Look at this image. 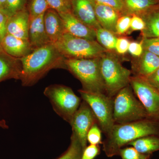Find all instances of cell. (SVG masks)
Here are the masks:
<instances>
[{"label":"cell","mask_w":159,"mask_h":159,"mask_svg":"<svg viewBox=\"0 0 159 159\" xmlns=\"http://www.w3.org/2000/svg\"><path fill=\"white\" fill-rule=\"evenodd\" d=\"M159 67V56L144 51L140 57L132 62V73L135 77L144 78Z\"/></svg>","instance_id":"13"},{"label":"cell","mask_w":159,"mask_h":159,"mask_svg":"<svg viewBox=\"0 0 159 159\" xmlns=\"http://www.w3.org/2000/svg\"><path fill=\"white\" fill-rule=\"evenodd\" d=\"M152 135L159 136V121L145 119L115 124L102 142V150L108 157L119 156V150L130 142Z\"/></svg>","instance_id":"2"},{"label":"cell","mask_w":159,"mask_h":159,"mask_svg":"<svg viewBox=\"0 0 159 159\" xmlns=\"http://www.w3.org/2000/svg\"><path fill=\"white\" fill-rule=\"evenodd\" d=\"M148 119L146 111L137 99L130 84L119 91L114 97L113 119L122 124Z\"/></svg>","instance_id":"6"},{"label":"cell","mask_w":159,"mask_h":159,"mask_svg":"<svg viewBox=\"0 0 159 159\" xmlns=\"http://www.w3.org/2000/svg\"><path fill=\"white\" fill-rule=\"evenodd\" d=\"M141 43L144 51H148L159 56V38H142Z\"/></svg>","instance_id":"30"},{"label":"cell","mask_w":159,"mask_h":159,"mask_svg":"<svg viewBox=\"0 0 159 159\" xmlns=\"http://www.w3.org/2000/svg\"><path fill=\"white\" fill-rule=\"evenodd\" d=\"M100 71L105 94L114 98L119 91L130 84L131 71L122 66L113 51H107L100 57Z\"/></svg>","instance_id":"3"},{"label":"cell","mask_w":159,"mask_h":159,"mask_svg":"<svg viewBox=\"0 0 159 159\" xmlns=\"http://www.w3.org/2000/svg\"><path fill=\"white\" fill-rule=\"evenodd\" d=\"M3 51L10 56L20 58L33 51L29 39H23L7 33L1 42Z\"/></svg>","instance_id":"14"},{"label":"cell","mask_w":159,"mask_h":159,"mask_svg":"<svg viewBox=\"0 0 159 159\" xmlns=\"http://www.w3.org/2000/svg\"><path fill=\"white\" fill-rule=\"evenodd\" d=\"M4 51H3L2 48V44H1V43L0 42V53H2Z\"/></svg>","instance_id":"41"},{"label":"cell","mask_w":159,"mask_h":159,"mask_svg":"<svg viewBox=\"0 0 159 159\" xmlns=\"http://www.w3.org/2000/svg\"><path fill=\"white\" fill-rule=\"evenodd\" d=\"M8 18L0 11V42H2L3 38L7 34V23Z\"/></svg>","instance_id":"38"},{"label":"cell","mask_w":159,"mask_h":159,"mask_svg":"<svg viewBox=\"0 0 159 159\" xmlns=\"http://www.w3.org/2000/svg\"><path fill=\"white\" fill-rule=\"evenodd\" d=\"M96 40L100 45L108 51H115L117 38L112 32L101 28L97 29Z\"/></svg>","instance_id":"23"},{"label":"cell","mask_w":159,"mask_h":159,"mask_svg":"<svg viewBox=\"0 0 159 159\" xmlns=\"http://www.w3.org/2000/svg\"><path fill=\"white\" fill-rule=\"evenodd\" d=\"M0 127L5 129L9 128V126L7 125L6 121L4 119L0 120Z\"/></svg>","instance_id":"39"},{"label":"cell","mask_w":159,"mask_h":159,"mask_svg":"<svg viewBox=\"0 0 159 159\" xmlns=\"http://www.w3.org/2000/svg\"><path fill=\"white\" fill-rule=\"evenodd\" d=\"M152 155L141 153L132 146L121 148L119 155L122 159H151Z\"/></svg>","instance_id":"27"},{"label":"cell","mask_w":159,"mask_h":159,"mask_svg":"<svg viewBox=\"0 0 159 159\" xmlns=\"http://www.w3.org/2000/svg\"><path fill=\"white\" fill-rule=\"evenodd\" d=\"M128 51L134 57H140L144 51L141 42H130Z\"/></svg>","instance_id":"36"},{"label":"cell","mask_w":159,"mask_h":159,"mask_svg":"<svg viewBox=\"0 0 159 159\" xmlns=\"http://www.w3.org/2000/svg\"><path fill=\"white\" fill-rule=\"evenodd\" d=\"M95 2L110 6L119 11L121 14L123 10L125 0H93Z\"/></svg>","instance_id":"32"},{"label":"cell","mask_w":159,"mask_h":159,"mask_svg":"<svg viewBox=\"0 0 159 159\" xmlns=\"http://www.w3.org/2000/svg\"><path fill=\"white\" fill-rule=\"evenodd\" d=\"M158 1H159V0H158Z\"/></svg>","instance_id":"42"},{"label":"cell","mask_w":159,"mask_h":159,"mask_svg":"<svg viewBox=\"0 0 159 159\" xmlns=\"http://www.w3.org/2000/svg\"><path fill=\"white\" fill-rule=\"evenodd\" d=\"M22 66L20 58L5 52L0 53V83L6 80L20 79Z\"/></svg>","instance_id":"17"},{"label":"cell","mask_w":159,"mask_h":159,"mask_svg":"<svg viewBox=\"0 0 159 159\" xmlns=\"http://www.w3.org/2000/svg\"><path fill=\"white\" fill-rule=\"evenodd\" d=\"M28 0H6L1 12L8 18L27 8Z\"/></svg>","instance_id":"26"},{"label":"cell","mask_w":159,"mask_h":159,"mask_svg":"<svg viewBox=\"0 0 159 159\" xmlns=\"http://www.w3.org/2000/svg\"><path fill=\"white\" fill-rule=\"evenodd\" d=\"M100 152L99 145H90L87 146L84 150L81 159H94Z\"/></svg>","instance_id":"33"},{"label":"cell","mask_w":159,"mask_h":159,"mask_svg":"<svg viewBox=\"0 0 159 159\" xmlns=\"http://www.w3.org/2000/svg\"><path fill=\"white\" fill-rule=\"evenodd\" d=\"M129 43L130 42L126 38H118L116 43L115 51L119 54H125L128 51Z\"/></svg>","instance_id":"35"},{"label":"cell","mask_w":159,"mask_h":159,"mask_svg":"<svg viewBox=\"0 0 159 159\" xmlns=\"http://www.w3.org/2000/svg\"><path fill=\"white\" fill-rule=\"evenodd\" d=\"M30 18L37 17L44 14L50 9L46 0H29L27 5Z\"/></svg>","instance_id":"25"},{"label":"cell","mask_w":159,"mask_h":159,"mask_svg":"<svg viewBox=\"0 0 159 159\" xmlns=\"http://www.w3.org/2000/svg\"><path fill=\"white\" fill-rule=\"evenodd\" d=\"M6 1V0H0V11L4 8Z\"/></svg>","instance_id":"40"},{"label":"cell","mask_w":159,"mask_h":159,"mask_svg":"<svg viewBox=\"0 0 159 159\" xmlns=\"http://www.w3.org/2000/svg\"><path fill=\"white\" fill-rule=\"evenodd\" d=\"M62 20L66 32L90 40H96V31L80 21L72 11L59 13Z\"/></svg>","instance_id":"12"},{"label":"cell","mask_w":159,"mask_h":159,"mask_svg":"<svg viewBox=\"0 0 159 159\" xmlns=\"http://www.w3.org/2000/svg\"><path fill=\"white\" fill-rule=\"evenodd\" d=\"M93 0H71L72 12L84 25L97 30L101 28L95 13Z\"/></svg>","instance_id":"11"},{"label":"cell","mask_w":159,"mask_h":159,"mask_svg":"<svg viewBox=\"0 0 159 159\" xmlns=\"http://www.w3.org/2000/svg\"><path fill=\"white\" fill-rule=\"evenodd\" d=\"M87 140L90 145L102 144V131L97 123L94 124L90 129L87 136Z\"/></svg>","instance_id":"29"},{"label":"cell","mask_w":159,"mask_h":159,"mask_svg":"<svg viewBox=\"0 0 159 159\" xmlns=\"http://www.w3.org/2000/svg\"><path fill=\"white\" fill-rule=\"evenodd\" d=\"M130 85L146 110L148 119L159 121V90L143 78L135 76L131 77Z\"/></svg>","instance_id":"9"},{"label":"cell","mask_w":159,"mask_h":159,"mask_svg":"<svg viewBox=\"0 0 159 159\" xmlns=\"http://www.w3.org/2000/svg\"><path fill=\"white\" fill-rule=\"evenodd\" d=\"M51 9L58 13L72 11L71 0H46Z\"/></svg>","instance_id":"28"},{"label":"cell","mask_w":159,"mask_h":159,"mask_svg":"<svg viewBox=\"0 0 159 159\" xmlns=\"http://www.w3.org/2000/svg\"><path fill=\"white\" fill-rule=\"evenodd\" d=\"M145 26V22L141 16L137 15H133L131 16L130 29L132 31H142Z\"/></svg>","instance_id":"34"},{"label":"cell","mask_w":159,"mask_h":159,"mask_svg":"<svg viewBox=\"0 0 159 159\" xmlns=\"http://www.w3.org/2000/svg\"><path fill=\"white\" fill-rule=\"evenodd\" d=\"M53 44L66 59L96 58L108 51L97 40L76 37L66 32Z\"/></svg>","instance_id":"5"},{"label":"cell","mask_w":159,"mask_h":159,"mask_svg":"<svg viewBox=\"0 0 159 159\" xmlns=\"http://www.w3.org/2000/svg\"><path fill=\"white\" fill-rule=\"evenodd\" d=\"M44 24L47 34L52 43L57 41L66 32L59 13L51 8L44 13Z\"/></svg>","instance_id":"18"},{"label":"cell","mask_w":159,"mask_h":159,"mask_svg":"<svg viewBox=\"0 0 159 159\" xmlns=\"http://www.w3.org/2000/svg\"><path fill=\"white\" fill-rule=\"evenodd\" d=\"M67 70L81 83V89L105 93L100 71V57L85 59H66Z\"/></svg>","instance_id":"4"},{"label":"cell","mask_w":159,"mask_h":159,"mask_svg":"<svg viewBox=\"0 0 159 159\" xmlns=\"http://www.w3.org/2000/svg\"><path fill=\"white\" fill-rule=\"evenodd\" d=\"M142 78L148 84L159 90V67L150 75Z\"/></svg>","instance_id":"37"},{"label":"cell","mask_w":159,"mask_h":159,"mask_svg":"<svg viewBox=\"0 0 159 159\" xmlns=\"http://www.w3.org/2000/svg\"><path fill=\"white\" fill-rule=\"evenodd\" d=\"M158 8V0H125L121 15L141 16Z\"/></svg>","instance_id":"20"},{"label":"cell","mask_w":159,"mask_h":159,"mask_svg":"<svg viewBox=\"0 0 159 159\" xmlns=\"http://www.w3.org/2000/svg\"><path fill=\"white\" fill-rule=\"evenodd\" d=\"M95 13L97 20L103 29L112 32L116 35V26L120 13L110 6L95 2Z\"/></svg>","instance_id":"19"},{"label":"cell","mask_w":159,"mask_h":159,"mask_svg":"<svg viewBox=\"0 0 159 159\" xmlns=\"http://www.w3.org/2000/svg\"><path fill=\"white\" fill-rule=\"evenodd\" d=\"M145 23V28L142 31V38H159V8L139 16Z\"/></svg>","instance_id":"21"},{"label":"cell","mask_w":159,"mask_h":159,"mask_svg":"<svg viewBox=\"0 0 159 159\" xmlns=\"http://www.w3.org/2000/svg\"><path fill=\"white\" fill-rule=\"evenodd\" d=\"M44 15L30 19L29 40L33 50L51 43L45 28Z\"/></svg>","instance_id":"16"},{"label":"cell","mask_w":159,"mask_h":159,"mask_svg":"<svg viewBox=\"0 0 159 159\" xmlns=\"http://www.w3.org/2000/svg\"><path fill=\"white\" fill-rule=\"evenodd\" d=\"M20 59L22 66L20 80L24 87L34 85L53 69L67 70L66 58L52 43L34 49Z\"/></svg>","instance_id":"1"},{"label":"cell","mask_w":159,"mask_h":159,"mask_svg":"<svg viewBox=\"0 0 159 159\" xmlns=\"http://www.w3.org/2000/svg\"><path fill=\"white\" fill-rule=\"evenodd\" d=\"M97 123V119L89 104L82 100L74 114L70 125L72 131L77 136L84 149L87 146V136L90 129Z\"/></svg>","instance_id":"10"},{"label":"cell","mask_w":159,"mask_h":159,"mask_svg":"<svg viewBox=\"0 0 159 159\" xmlns=\"http://www.w3.org/2000/svg\"><path fill=\"white\" fill-rule=\"evenodd\" d=\"M78 92L82 100L89 104L93 112L102 132L107 134L115 124L113 119L114 98L105 93H91L81 89Z\"/></svg>","instance_id":"8"},{"label":"cell","mask_w":159,"mask_h":159,"mask_svg":"<svg viewBox=\"0 0 159 159\" xmlns=\"http://www.w3.org/2000/svg\"><path fill=\"white\" fill-rule=\"evenodd\" d=\"M84 150L77 136L72 133L70 144L67 150L57 159H81Z\"/></svg>","instance_id":"24"},{"label":"cell","mask_w":159,"mask_h":159,"mask_svg":"<svg viewBox=\"0 0 159 159\" xmlns=\"http://www.w3.org/2000/svg\"><path fill=\"white\" fill-rule=\"evenodd\" d=\"M131 16L121 15L117 20L116 26L117 35H122L125 34L130 29Z\"/></svg>","instance_id":"31"},{"label":"cell","mask_w":159,"mask_h":159,"mask_svg":"<svg viewBox=\"0 0 159 159\" xmlns=\"http://www.w3.org/2000/svg\"><path fill=\"white\" fill-rule=\"evenodd\" d=\"M128 145L141 153L152 154L159 151V136L152 135L142 137L130 142Z\"/></svg>","instance_id":"22"},{"label":"cell","mask_w":159,"mask_h":159,"mask_svg":"<svg viewBox=\"0 0 159 159\" xmlns=\"http://www.w3.org/2000/svg\"><path fill=\"white\" fill-rule=\"evenodd\" d=\"M44 94L48 98L56 114L70 124L81 103V99L70 88L61 84H51L47 87Z\"/></svg>","instance_id":"7"},{"label":"cell","mask_w":159,"mask_h":159,"mask_svg":"<svg viewBox=\"0 0 159 159\" xmlns=\"http://www.w3.org/2000/svg\"><path fill=\"white\" fill-rule=\"evenodd\" d=\"M30 16L27 8L8 18L7 33L23 39H29Z\"/></svg>","instance_id":"15"}]
</instances>
